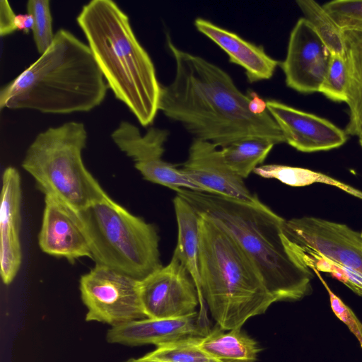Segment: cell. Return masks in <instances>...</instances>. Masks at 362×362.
<instances>
[{
  "label": "cell",
  "mask_w": 362,
  "mask_h": 362,
  "mask_svg": "<svg viewBox=\"0 0 362 362\" xmlns=\"http://www.w3.org/2000/svg\"><path fill=\"white\" fill-rule=\"evenodd\" d=\"M200 337L180 339L156 346L143 359L161 362H216L197 345Z\"/></svg>",
  "instance_id": "d4e9b609"
},
{
  "label": "cell",
  "mask_w": 362,
  "mask_h": 362,
  "mask_svg": "<svg viewBox=\"0 0 362 362\" xmlns=\"http://www.w3.org/2000/svg\"><path fill=\"white\" fill-rule=\"evenodd\" d=\"M361 239H362V233H361Z\"/></svg>",
  "instance_id": "e575fe53"
},
{
  "label": "cell",
  "mask_w": 362,
  "mask_h": 362,
  "mask_svg": "<svg viewBox=\"0 0 362 362\" xmlns=\"http://www.w3.org/2000/svg\"><path fill=\"white\" fill-rule=\"evenodd\" d=\"M292 253L310 269L330 274L358 296H362V276L343 265L308 250L290 249Z\"/></svg>",
  "instance_id": "484cf974"
},
{
  "label": "cell",
  "mask_w": 362,
  "mask_h": 362,
  "mask_svg": "<svg viewBox=\"0 0 362 362\" xmlns=\"http://www.w3.org/2000/svg\"><path fill=\"white\" fill-rule=\"evenodd\" d=\"M41 250L70 262L81 257L93 259L89 243L76 212L52 195H45V208L38 235Z\"/></svg>",
  "instance_id": "9a60e30c"
},
{
  "label": "cell",
  "mask_w": 362,
  "mask_h": 362,
  "mask_svg": "<svg viewBox=\"0 0 362 362\" xmlns=\"http://www.w3.org/2000/svg\"><path fill=\"white\" fill-rule=\"evenodd\" d=\"M315 273L326 288L329 297L331 308L334 315L343 322L349 329L355 335L362 348V322L358 320L352 310L347 306L341 299L337 296L329 288L327 282L315 269H311Z\"/></svg>",
  "instance_id": "f546056e"
},
{
  "label": "cell",
  "mask_w": 362,
  "mask_h": 362,
  "mask_svg": "<svg viewBox=\"0 0 362 362\" xmlns=\"http://www.w3.org/2000/svg\"><path fill=\"white\" fill-rule=\"evenodd\" d=\"M253 173L262 177L276 179L284 184L293 187L307 186L318 182L323 183L336 187L362 199V191L327 175L306 168L269 164L257 167Z\"/></svg>",
  "instance_id": "7402d4cb"
},
{
  "label": "cell",
  "mask_w": 362,
  "mask_h": 362,
  "mask_svg": "<svg viewBox=\"0 0 362 362\" xmlns=\"http://www.w3.org/2000/svg\"><path fill=\"white\" fill-rule=\"evenodd\" d=\"M198 346L219 362H256L261 348L254 339L240 328L224 330L217 325L204 337Z\"/></svg>",
  "instance_id": "ffe728a7"
},
{
  "label": "cell",
  "mask_w": 362,
  "mask_h": 362,
  "mask_svg": "<svg viewBox=\"0 0 362 362\" xmlns=\"http://www.w3.org/2000/svg\"><path fill=\"white\" fill-rule=\"evenodd\" d=\"M173 205L177 225V239L172 257L181 262L192 278L204 308L199 264L198 215L185 200L177 194L173 199Z\"/></svg>",
  "instance_id": "d6986e66"
},
{
  "label": "cell",
  "mask_w": 362,
  "mask_h": 362,
  "mask_svg": "<svg viewBox=\"0 0 362 362\" xmlns=\"http://www.w3.org/2000/svg\"><path fill=\"white\" fill-rule=\"evenodd\" d=\"M194 25L228 54L230 62L245 70L250 82L269 79L279 65V62L269 56L262 46L247 42L208 20L197 18Z\"/></svg>",
  "instance_id": "ac0fdd59"
},
{
  "label": "cell",
  "mask_w": 362,
  "mask_h": 362,
  "mask_svg": "<svg viewBox=\"0 0 362 362\" xmlns=\"http://www.w3.org/2000/svg\"><path fill=\"white\" fill-rule=\"evenodd\" d=\"M86 141L81 122L49 127L37 135L21 165L45 195L57 197L76 212L105 192L83 163Z\"/></svg>",
  "instance_id": "52a82bcc"
},
{
  "label": "cell",
  "mask_w": 362,
  "mask_h": 362,
  "mask_svg": "<svg viewBox=\"0 0 362 362\" xmlns=\"http://www.w3.org/2000/svg\"><path fill=\"white\" fill-rule=\"evenodd\" d=\"M331 53L303 17L292 29L285 59L281 63L286 85L302 93L319 92Z\"/></svg>",
  "instance_id": "7c38bea8"
},
{
  "label": "cell",
  "mask_w": 362,
  "mask_h": 362,
  "mask_svg": "<svg viewBox=\"0 0 362 362\" xmlns=\"http://www.w3.org/2000/svg\"><path fill=\"white\" fill-rule=\"evenodd\" d=\"M204 312L180 318H146L109 329L106 340L110 344L129 346L153 344L156 346L172 341L204 337L211 328Z\"/></svg>",
  "instance_id": "2e32d148"
},
{
  "label": "cell",
  "mask_w": 362,
  "mask_h": 362,
  "mask_svg": "<svg viewBox=\"0 0 362 362\" xmlns=\"http://www.w3.org/2000/svg\"><path fill=\"white\" fill-rule=\"evenodd\" d=\"M168 132L151 127L145 134L127 121H122L112 132L111 138L119 150L134 161L135 168L151 182L175 191L187 189L202 192L180 168L162 159Z\"/></svg>",
  "instance_id": "30bf717a"
},
{
  "label": "cell",
  "mask_w": 362,
  "mask_h": 362,
  "mask_svg": "<svg viewBox=\"0 0 362 362\" xmlns=\"http://www.w3.org/2000/svg\"><path fill=\"white\" fill-rule=\"evenodd\" d=\"M266 105L285 142L298 151H327L340 147L347 140L346 132L325 118L276 100H267Z\"/></svg>",
  "instance_id": "4fadbf2b"
},
{
  "label": "cell",
  "mask_w": 362,
  "mask_h": 362,
  "mask_svg": "<svg viewBox=\"0 0 362 362\" xmlns=\"http://www.w3.org/2000/svg\"><path fill=\"white\" fill-rule=\"evenodd\" d=\"M166 42L175 64L173 81L160 88L158 109L166 117L180 122L194 139L221 148L251 138L285 142L268 111L252 112L251 93L241 92L219 66L178 48L168 35Z\"/></svg>",
  "instance_id": "6da1fadb"
},
{
  "label": "cell",
  "mask_w": 362,
  "mask_h": 362,
  "mask_svg": "<svg viewBox=\"0 0 362 362\" xmlns=\"http://www.w3.org/2000/svg\"><path fill=\"white\" fill-rule=\"evenodd\" d=\"M123 362H161V361L146 360V359H143L141 358H129ZM216 362H219V361H216Z\"/></svg>",
  "instance_id": "d6a6232c"
},
{
  "label": "cell",
  "mask_w": 362,
  "mask_h": 362,
  "mask_svg": "<svg viewBox=\"0 0 362 362\" xmlns=\"http://www.w3.org/2000/svg\"><path fill=\"white\" fill-rule=\"evenodd\" d=\"M21 204V176L14 167L8 166L2 175L0 209V270L6 285L13 281L22 262Z\"/></svg>",
  "instance_id": "e0dca14e"
},
{
  "label": "cell",
  "mask_w": 362,
  "mask_h": 362,
  "mask_svg": "<svg viewBox=\"0 0 362 362\" xmlns=\"http://www.w3.org/2000/svg\"><path fill=\"white\" fill-rule=\"evenodd\" d=\"M284 241L289 249L321 255L362 276L361 233L347 225L313 216L284 219Z\"/></svg>",
  "instance_id": "9c48e42d"
},
{
  "label": "cell",
  "mask_w": 362,
  "mask_h": 362,
  "mask_svg": "<svg viewBox=\"0 0 362 362\" xmlns=\"http://www.w3.org/2000/svg\"><path fill=\"white\" fill-rule=\"evenodd\" d=\"M16 25L17 30L27 34L32 30L33 26V16L29 13L16 15Z\"/></svg>",
  "instance_id": "1f68e13d"
},
{
  "label": "cell",
  "mask_w": 362,
  "mask_h": 362,
  "mask_svg": "<svg viewBox=\"0 0 362 362\" xmlns=\"http://www.w3.org/2000/svg\"><path fill=\"white\" fill-rule=\"evenodd\" d=\"M275 144L261 138L245 139L221 148L228 166L243 180L265 160Z\"/></svg>",
  "instance_id": "603a6c76"
},
{
  "label": "cell",
  "mask_w": 362,
  "mask_h": 362,
  "mask_svg": "<svg viewBox=\"0 0 362 362\" xmlns=\"http://www.w3.org/2000/svg\"><path fill=\"white\" fill-rule=\"evenodd\" d=\"M76 21L115 98L143 127L151 124L159 110L161 85L129 16L113 1L93 0L82 7Z\"/></svg>",
  "instance_id": "277c9868"
},
{
  "label": "cell",
  "mask_w": 362,
  "mask_h": 362,
  "mask_svg": "<svg viewBox=\"0 0 362 362\" xmlns=\"http://www.w3.org/2000/svg\"><path fill=\"white\" fill-rule=\"evenodd\" d=\"M180 169L202 192L247 202L259 199L250 192L243 179L228 166L221 149L210 142L194 139L189 147L188 158Z\"/></svg>",
  "instance_id": "5bb4252c"
},
{
  "label": "cell",
  "mask_w": 362,
  "mask_h": 362,
  "mask_svg": "<svg viewBox=\"0 0 362 362\" xmlns=\"http://www.w3.org/2000/svg\"><path fill=\"white\" fill-rule=\"evenodd\" d=\"M348 67L345 55L332 54L329 67L319 92L328 99L346 103Z\"/></svg>",
  "instance_id": "83f0119b"
},
{
  "label": "cell",
  "mask_w": 362,
  "mask_h": 362,
  "mask_svg": "<svg viewBox=\"0 0 362 362\" xmlns=\"http://www.w3.org/2000/svg\"><path fill=\"white\" fill-rule=\"evenodd\" d=\"M323 7L342 30H362V1L336 0Z\"/></svg>",
  "instance_id": "f1b7e54d"
},
{
  "label": "cell",
  "mask_w": 362,
  "mask_h": 362,
  "mask_svg": "<svg viewBox=\"0 0 362 362\" xmlns=\"http://www.w3.org/2000/svg\"><path fill=\"white\" fill-rule=\"evenodd\" d=\"M16 15L8 1H0V35L6 36L17 30L16 25Z\"/></svg>",
  "instance_id": "4dcf8cb0"
},
{
  "label": "cell",
  "mask_w": 362,
  "mask_h": 362,
  "mask_svg": "<svg viewBox=\"0 0 362 362\" xmlns=\"http://www.w3.org/2000/svg\"><path fill=\"white\" fill-rule=\"evenodd\" d=\"M198 215V214H197ZM202 296L216 325L242 327L276 303L256 267L234 240L198 215Z\"/></svg>",
  "instance_id": "5b68a950"
},
{
  "label": "cell",
  "mask_w": 362,
  "mask_h": 362,
  "mask_svg": "<svg viewBox=\"0 0 362 362\" xmlns=\"http://www.w3.org/2000/svg\"><path fill=\"white\" fill-rule=\"evenodd\" d=\"M76 214L95 264L139 281L163 266L156 226L132 214L105 192Z\"/></svg>",
  "instance_id": "8992f818"
},
{
  "label": "cell",
  "mask_w": 362,
  "mask_h": 362,
  "mask_svg": "<svg viewBox=\"0 0 362 362\" xmlns=\"http://www.w3.org/2000/svg\"><path fill=\"white\" fill-rule=\"evenodd\" d=\"M298 6L332 54L345 55L343 30L323 6L313 0H298Z\"/></svg>",
  "instance_id": "cb8c5ba5"
},
{
  "label": "cell",
  "mask_w": 362,
  "mask_h": 362,
  "mask_svg": "<svg viewBox=\"0 0 362 362\" xmlns=\"http://www.w3.org/2000/svg\"><path fill=\"white\" fill-rule=\"evenodd\" d=\"M140 297L147 318L173 319L196 313L200 303L196 285L185 269L172 257L168 265L140 281Z\"/></svg>",
  "instance_id": "8fae6325"
},
{
  "label": "cell",
  "mask_w": 362,
  "mask_h": 362,
  "mask_svg": "<svg viewBox=\"0 0 362 362\" xmlns=\"http://www.w3.org/2000/svg\"><path fill=\"white\" fill-rule=\"evenodd\" d=\"M107 88L88 45L59 29L49 48L2 87L0 107L51 114L88 112L103 101Z\"/></svg>",
  "instance_id": "3957f363"
},
{
  "label": "cell",
  "mask_w": 362,
  "mask_h": 362,
  "mask_svg": "<svg viewBox=\"0 0 362 362\" xmlns=\"http://www.w3.org/2000/svg\"><path fill=\"white\" fill-rule=\"evenodd\" d=\"M175 192L199 216L234 240L253 263L276 302L299 300L311 293L313 272L287 247L282 232L284 218L259 199L247 202L187 189Z\"/></svg>",
  "instance_id": "7a4b0ae2"
},
{
  "label": "cell",
  "mask_w": 362,
  "mask_h": 362,
  "mask_svg": "<svg viewBox=\"0 0 362 362\" xmlns=\"http://www.w3.org/2000/svg\"><path fill=\"white\" fill-rule=\"evenodd\" d=\"M343 33L348 67L346 103L349 113L345 132L356 136L362 129V30H345Z\"/></svg>",
  "instance_id": "44dd1931"
},
{
  "label": "cell",
  "mask_w": 362,
  "mask_h": 362,
  "mask_svg": "<svg viewBox=\"0 0 362 362\" xmlns=\"http://www.w3.org/2000/svg\"><path fill=\"white\" fill-rule=\"evenodd\" d=\"M140 281L108 267L95 264L79 281L86 322L111 327L147 318L141 304Z\"/></svg>",
  "instance_id": "ba28073f"
},
{
  "label": "cell",
  "mask_w": 362,
  "mask_h": 362,
  "mask_svg": "<svg viewBox=\"0 0 362 362\" xmlns=\"http://www.w3.org/2000/svg\"><path fill=\"white\" fill-rule=\"evenodd\" d=\"M49 4L48 0H29L26 4L27 13L33 18V36L40 54L49 48L55 35L52 30Z\"/></svg>",
  "instance_id": "4316f807"
},
{
  "label": "cell",
  "mask_w": 362,
  "mask_h": 362,
  "mask_svg": "<svg viewBox=\"0 0 362 362\" xmlns=\"http://www.w3.org/2000/svg\"><path fill=\"white\" fill-rule=\"evenodd\" d=\"M356 136L358 137L360 145L362 147V129L358 132Z\"/></svg>",
  "instance_id": "836d02e7"
}]
</instances>
